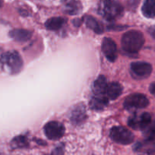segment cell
Segmentation results:
<instances>
[{"label": "cell", "mask_w": 155, "mask_h": 155, "mask_svg": "<svg viewBox=\"0 0 155 155\" xmlns=\"http://www.w3.org/2000/svg\"><path fill=\"white\" fill-rule=\"evenodd\" d=\"M110 136L113 141L120 144H130L134 141L133 133L123 126H115L110 130Z\"/></svg>", "instance_id": "obj_4"}, {"label": "cell", "mask_w": 155, "mask_h": 155, "mask_svg": "<svg viewBox=\"0 0 155 155\" xmlns=\"http://www.w3.org/2000/svg\"><path fill=\"white\" fill-rule=\"evenodd\" d=\"M89 105L91 110L100 111L102 110L108 105V97L104 95H96L93 96L91 99Z\"/></svg>", "instance_id": "obj_12"}, {"label": "cell", "mask_w": 155, "mask_h": 155, "mask_svg": "<svg viewBox=\"0 0 155 155\" xmlns=\"http://www.w3.org/2000/svg\"><path fill=\"white\" fill-rule=\"evenodd\" d=\"M130 71L132 75L137 79H144L150 75L152 66L145 62H134L131 63Z\"/></svg>", "instance_id": "obj_6"}, {"label": "cell", "mask_w": 155, "mask_h": 155, "mask_svg": "<svg viewBox=\"0 0 155 155\" xmlns=\"http://www.w3.org/2000/svg\"><path fill=\"white\" fill-rule=\"evenodd\" d=\"M98 12L107 20L113 21L123 15V8L119 2L113 0H101Z\"/></svg>", "instance_id": "obj_3"}, {"label": "cell", "mask_w": 155, "mask_h": 155, "mask_svg": "<svg viewBox=\"0 0 155 155\" xmlns=\"http://www.w3.org/2000/svg\"><path fill=\"white\" fill-rule=\"evenodd\" d=\"M69 120L74 126H80L87 118L85 106L83 104H77L71 109L69 112Z\"/></svg>", "instance_id": "obj_9"}, {"label": "cell", "mask_w": 155, "mask_h": 155, "mask_svg": "<svg viewBox=\"0 0 155 155\" xmlns=\"http://www.w3.org/2000/svg\"><path fill=\"white\" fill-rule=\"evenodd\" d=\"M3 5V0H0V8Z\"/></svg>", "instance_id": "obj_22"}, {"label": "cell", "mask_w": 155, "mask_h": 155, "mask_svg": "<svg viewBox=\"0 0 155 155\" xmlns=\"http://www.w3.org/2000/svg\"><path fill=\"white\" fill-rule=\"evenodd\" d=\"M102 51L110 62H114L117 58V46L113 39L105 37L102 42Z\"/></svg>", "instance_id": "obj_10"}, {"label": "cell", "mask_w": 155, "mask_h": 155, "mask_svg": "<svg viewBox=\"0 0 155 155\" xmlns=\"http://www.w3.org/2000/svg\"><path fill=\"white\" fill-rule=\"evenodd\" d=\"M143 15L146 18L155 17V0H145L141 8Z\"/></svg>", "instance_id": "obj_18"}, {"label": "cell", "mask_w": 155, "mask_h": 155, "mask_svg": "<svg viewBox=\"0 0 155 155\" xmlns=\"http://www.w3.org/2000/svg\"><path fill=\"white\" fill-rule=\"evenodd\" d=\"M107 81L104 75H101L95 80L93 84L94 94L96 95H104L107 88Z\"/></svg>", "instance_id": "obj_15"}, {"label": "cell", "mask_w": 155, "mask_h": 155, "mask_svg": "<svg viewBox=\"0 0 155 155\" xmlns=\"http://www.w3.org/2000/svg\"><path fill=\"white\" fill-rule=\"evenodd\" d=\"M123 105L128 110L144 109L149 105V101L144 94L135 93L129 95L125 99Z\"/></svg>", "instance_id": "obj_5"}, {"label": "cell", "mask_w": 155, "mask_h": 155, "mask_svg": "<svg viewBox=\"0 0 155 155\" xmlns=\"http://www.w3.org/2000/svg\"><path fill=\"white\" fill-rule=\"evenodd\" d=\"M65 19L62 17H54L48 19L45 23V27L50 31H57L60 29L64 24L65 23Z\"/></svg>", "instance_id": "obj_16"}, {"label": "cell", "mask_w": 155, "mask_h": 155, "mask_svg": "<svg viewBox=\"0 0 155 155\" xmlns=\"http://www.w3.org/2000/svg\"><path fill=\"white\" fill-rule=\"evenodd\" d=\"M0 64L9 74H16L21 71L24 63L21 56L18 52L8 51L1 56Z\"/></svg>", "instance_id": "obj_2"}, {"label": "cell", "mask_w": 155, "mask_h": 155, "mask_svg": "<svg viewBox=\"0 0 155 155\" xmlns=\"http://www.w3.org/2000/svg\"><path fill=\"white\" fill-rule=\"evenodd\" d=\"M63 3L65 12L68 15H74L81 12L82 9L81 3L77 0H61Z\"/></svg>", "instance_id": "obj_13"}, {"label": "cell", "mask_w": 155, "mask_h": 155, "mask_svg": "<svg viewBox=\"0 0 155 155\" xmlns=\"http://www.w3.org/2000/svg\"><path fill=\"white\" fill-rule=\"evenodd\" d=\"M84 21L86 26L93 31H94L96 34H102L103 31H104L103 27L101 26V24L98 22L97 20H96L92 16H86L84 18Z\"/></svg>", "instance_id": "obj_17"}, {"label": "cell", "mask_w": 155, "mask_h": 155, "mask_svg": "<svg viewBox=\"0 0 155 155\" xmlns=\"http://www.w3.org/2000/svg\"><path fill=\"white\" fill-rule=\"evenodd\" d=\"M123 93V86L118 82H111L107 85V96L110 100H116Z\"/></svg>", "instance_id": "obj_14"}, {"label": "cell", "mask_w": 155, "mask_h": 155, "mask_svg": "<svg viewBox=\"0 0 155 155\" xmlns=\"http://www.w3.org/2000/svg\"><path fill=\"white\" fill-rule=\"evenodd\" d=\"M0 51H1V49H0Z\"/></svg>", "instance_id": "obj_23"}, {"label": "cell", "mask_w": 155, "mask_h": 155, "mask_svg": "<svg viewBox=\"0 0 155 155\" xmlns=\"http://www.w3.org/2000/svg\"><path fill=\"white\" fill-rule=\"evenodd\" d=\"M44 129L46 136L50 140H59L63 136L65 131L63 125L57 121L47 123Z\"/></svg>", "instance_id": "obj_7"}, {"label": "cell", "mask_w": 155, "mask_h": 155, "mask_svg": "<svg viewBox=\"0 0 155 155\" xmlns=\"http://www.w3.org/2000/svg\"><path fill=\"white\" fill-rule=\"evenodd\" d=\"M152 122L151 116L148 113H143L140 115H133L129 119L128 124L135 130H144Z\"/></svg>", "instance_id": "obj_8"}, {"label": "cell", "mask_w": 155, "mask_h": 155, "mask_svg": "<svg viewBox=\"0 0 155 155\" xmlns=\"http://www.w3.org/2000/svg\"><path fill=\"white\" fill-rule=\"evenodd\" d=\"M9 37L17 42H27L32 37V32L25 29H13L9 32Z\"/></svg>", "instance_id": "obj_11"}, {"label": "cell", "mask_w": 155, "mask_h": 155, "mask_svg": "<svg viewBox=\"0 0 155 155\" xmlns=\"http://www.w3.org/2000/svg\"><path fill=\"white\" fill-rule=\"evenodd\" d=\"M144 136L147 141H151L155 140V122H151L145 129H144Z\"/></svg>", "instance_id": "obj_20"}, {"label": "cell", "mask_w": 155, "mask_h": 155, "mask_svg": "<svg viewBox=\"0 0 155 155\" xmlns=\"http://www.w3.org/2000/svg\"><path fill=\"white\" fill-rule=\"evenodd\" d=\"M149 91H150V94L155 97V81L150 84V87H149Z\"/></svg>", "instance_id": "obj_21"}, {"label": "cell", "mask_w": 155, "mask_h": 155, "mask_svg": "<svg viewBox=\"0 0 155 155\" xmlns=\"http://www.w3.org/2000/svg\"><path fill=\"white\" fill-rule=\"evenodd\" d=\"M144 37L141 32L135 30L127 31L121 40L122 48L128 53H137L142 48Z\"/></svg>", "instance_id": "obj_1"}, {"label": "cell", "mask_w": 155, "mask_h": 155, "mask_svg": "<svg viewBox=\"0 0 155 155\" xmlns=\"http://www.w3.org/2000/svg\"><path fill=\"white\" fill-rule=\"evenodd\" d=\"M29 144L28 138L25 135H19L15 137L11 141V146L12 148H24L27 147Z\"/></svg>", "instance_id": "obj_19"}]
</instances>
